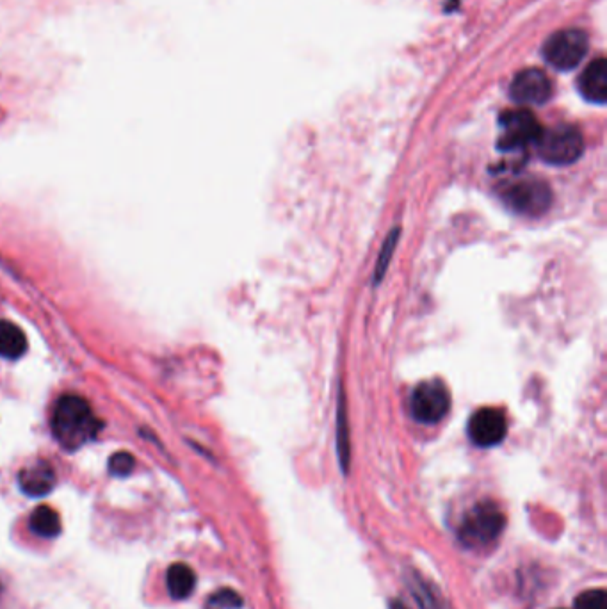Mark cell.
<instances>
[{
  "label": "cell",
  "mask_w": 607,
  "mask_h": 609,
  "mask_svg": "<svg viewBox=\"0 0 607 609\" xmlns=\"http://www.w3.org/2000/svg\"><path fill=\"white\" fill-rule=\"evenodd\" d=\"M50 426L54 439L66 451H77L97 437L102 423L86 399L77 394H65L54 405Z\"/></svg>",
  "instance_id": "6da1fadb"
},
{
  "label": "cell",
  "mask_w": 607,
  "mask_h": 609,
  "mask_svg": "<svg viewBox=\"0 0 607 609\" xmlns=\"http://www.w3.org/2000/svg\"><path fill=\"white\" fill-rule=\"evenodd\" d=\"M506 524V517L497 504L479 503L470 510L462 526H460V540L469 549H483L494 544L501 536L502 529Z\"/></svg>",
  "instance_id": "7a4b0ae2"
},
{
  "label": "cell",
  "mask_w": 607,
  "mask_h": 609,
  "mask_svg": "<svg viewBox=\"0 0 607 609\" xmlns=\"http://www.w3.org/2000/svg\"><path fill=\"white\" fill-rule=\"evenodd\" d=\"M536 148L545 163L552 166H568L574 164L583 155V134L572 125H558L540 134Z\"/></svg>",
  "instance_id": "3957f363"
},
{
  "label": "cell",
  "mask_w": 607,
  "mask_h": 609,
  "mask_svg": "<svg viewBox=\"0 0 607 609\" xmlns=\"http://www.w3.org/2000/svg\"><path fill=\"white\" fill-rule=\"evenodd\" d=\"M588 49H590L588 34L581 29H563L552 34L551 38L545 41L543 57L556 70L568 72L579 66L584 56L588 54Z\"/></svg>",
  "instance_id": "277c9868"
},
{
  "label": "cell",
  "mask_w": 607,
  "mask_h": 609,
  "mask_svg": "<svg viewBox=\"0 0 607 609\" xmlns=\"http://www.w3.org/2000/svg\"><path fill=\"white\" fill-rule=\"evenodd\" d=\"M449 408L451 396L440 380H429L417 385L410 398V412L417 423H440L449 414Z\"/></svg>",
  "instance_id": "5b68a950"
},
{
  "label": "cell",
  "mask_w": 607,
  "mask_h": 609,
  "mask_svg": "<svg viewBox=\"0 0 607 609\" xmlns=\"http://www.w3.org/2000/svg\"><path fill=\"white\" fill-rule=\"evenodd\" d=\"M508 207L524 216H540L549 209L552 193L549 186L536 179H522L511 182L501 193Z\"/></svg>",
  "instance_id": "8992f818"
},
{
  "label": "cell",
  "mask_w": 607,
  "mask_h": 609,
  "mask_svg": "<svg viewBox=\"0 0 607 609\" xmlns=\"http://www.w3.org/2000/svg\"><path fill=\"white\" fill-rule=\"evenodd\" d=\"M543 130L535 114L526 109L506 111L501 116V138L499 148L504 152L524 150L529 145H536Z\"/></svg>",
  "instance_id": "52a82bcc"
},
{
  "label": "cell",
  "mask_w": 607,
  "mask_h": 609,
  "mask_svg": "<svg viewBox=\"0 0 607 609\" xmlns=\"http://www.w3.org/2000/svg\"><path fill=\"white\" fill-rule=\"evenodd\" d=\"M469 437L478 447H494L506 439L508 421L499 408L485 406L474 412L469 421Z\"/></svg>",
  "instance_id": "ba28073f"
},
{
  "label": "cell",
  "mask_w": 607,
  "mask_h": 609,
  "mask_svg": "<svg viewBox=\"0 0 607 609\" xmlns=\"http://www.w3.org/2000/svg\"><path fill=\"white\" fill-rule=\"evenodd\" d=\"M510 95L522 106H542L552 97L551 79L542 70L527 68L511 82Z\"/></svg>",
  "instance_id": "9c48e42d"
},
{
  "label": "cell",
  "mask_w": 607,
  "mask_h": 609,
  "mask_svg": "<svg viewBox=\"0 0 607 609\" xmlns=\"http://www.w3.org/2000/svg\"><path fill=\"white\" fill-rule=\"evenodd\" d=\"M579 93L583 95L584 100H588L591 104L604 106L607 100V63L604 57L595 59L593 63L586 66L579 81H577Z\"/></svg>",
  "instance_id": "30bf717a"
},
{
  "label": "cell",
  "mask_w": 607,
  "mask_h": 609,
  "mask_svg": "<svg viewBox=\"0 0 607 609\" xmlns=\"http://www.w3.org/2000/svg\"><path fill=\"white\" fill-rule=\"evenodd\" d=\"M18 485L27 496H47L56 487V472H54L49 462H36L33 465H27L18 474Z\"/></svg>",
  "instance_id": "8fae6325"
},
{
  "label": "cell",
  "mask_w": 607,
  "mask_h": 609,
  "mask_svg": "<svg viewBox=\"0 0 607 609\" xmlns=\"http://www.w3.org/2000/svg\"><path fill=\"white\" fill-rule=\"evenodd\" d=\"M166 586L171 599L184 601L195 592L196 574L186 563H173L166 574Z\"/></svg>",
  "instance_id": "7c38bea8"
},
{
  "label": "cell",
  "mask_w": 607,
  "mask_h": 609,
  "mask_svg": "<svg viewBox=\"0 0 607 609\" xmlns=\"http://www.w3.org/2000/svg\"><path fill=\"white\" fill-rule=\"evenodd\" d=\"M27 353V337L20 326L0 321V357L18 360Z\"/></svg>",
  "instance_id": "4fadbf2b"
},
{
  "label": "cell",
  "mask_w": 607,
  "mask_h": 609,
  "mask_svg": "<svg viewBox=\"0 0 607 609\" xmlns=\"http://www.w3.org/2000/svg\"><path fill=\"white\" fill-rule=\"evenodd\" d=\"M29 528L41 538H56L61 533V520L50 506H38L29 517Z\"/></svg>",
  "instance_id": "5bb4252c"
},
{
  "label": "cell",
  "mask_w": 607,
  "mask_h": 609,
  "mask_svg": "<svg viewBox=\"0 0 607 609\" xmlns=\"http://www.w3.org/2000/svg\"><path fill=\"white\" fill-rule=\"evenodd\" d=\"M205 609H244V602L239 593L230 588H221L205 602Z\"/></svg>",
  "instance_id": "9a60e30c"
},
{
  "label": "cell",
  "mask_w": 607,
  "mask_h": 609,
  "mask_svg": "<svg viewBox=\"0 0 607 609\" xmlns=\"http://www.w3.org/2000/svg\"><path fill=\"white\" fill-rule=\"evenodd\" d=\"M412 588L415 601L419 602L421 609H447L444 602L438 599V595H435V592L422 579H415Z\"/></svg>",
  "instance_id": "2e32d148"
},
{
  "label": "cell",
  "mask_w": 607,
  "mask_h": 609,
  "mask_svg": "<svg viewBox=\"0 0 607 609\" xmlns=\"http://www.w3.org/2000/svg\"><path fill=\"white\" fill-rule=\"evenodd\" d=\"M575 609H607V597L604 590H588L581 593L575 601Z\"/></svg>",
  "instance_id": "e0dca14e"
},
{
  "label": "cell",
  "mask_w": 607,
  "mask_h": 609,
  "mask_svg": "<svg viewBox=\"0 0 607 609\" xmlns=\"http://www.w3.org/2000/svg\"><path fill=\"white\" fill-rule=\"evenodd\" d=\"M134 469V458L129 453H116L111 456L109 460V471L113 476H129L130 472Z\"/></svg>",
  "instance_id": "ac0fdd59"
},
{
  "label": "cell",
  "mask_w": 607,
  "mask_h": 609,
  "mask_svg": "<svg viewBox=\"0 0 607 609\" xmlns=\"http://www.w3.org/2000/svg\"><path fill=\"white\" fill-rule=\"evenodd\" d=\"M397 236H399V232L394 230L392 236L387 239V243L383 246V250H381L378 266H376V280H381V275L385 273V269L389 266L390 257H392V253H394V248H396Z\"/></svg>",
  "instance_id": "d6986e66"
},
{
  "label": "cell",
  "mask_w": 607,
  "mask_h": 609,
  "mask_svg": "<svg viewBox=\"0 0 607 609\" xmlns=\"http://www.w3.org/2000/svg\"><path fill=\"white\" fill-rule=\"evenodd\" d=\"M390 609H406L405 606H403V604H401V602H392V606H390Z\"/></svg>",
  "instance_id": "ffe728a7"
}]
</instances>
